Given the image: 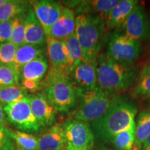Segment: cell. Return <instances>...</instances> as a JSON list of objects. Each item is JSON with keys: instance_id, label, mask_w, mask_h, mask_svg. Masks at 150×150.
<instances>
[{"instance_id": "6da1fadb", "label": "cell", "mask_w": 150, "mask_h": 150, "mask_svg": "<svg viewBox=\"0 0 150 150\" xmlns=\"http://www.w3.org/2000/svg\"><path fill=\"white\" fill-rule=\"evenodd\" d=\"M137 111L138 107L132 101L117 97L102 117L91 122L95 138L101 142H110L116 134L135 124Z\"/></svg>"}, {"instance_id": "7a4b0ae2", "label": "cell", "mask_w": 150, "mask_h": 150, "mask_svg": "<svg viewBox=\"0 0 150 150\" xmlns=\"http://www.w3.org/2000/svg\"><path fill=\"white\" fill-rule=\"evenodd\" d=\"M96 69L97 87L114 95L134 86L140 74L138 67L115 62L106 53L100 54L97 56Z\"/></svg>"}, {"instance_id": "3957f363", "label": "cell", "mask_w": 150, "mask_h": 150, "mask_svg": "<svg viewBox=\"0 0 150 150\" xmlns=\"http://www.w3.org/2000/svg\"><path fill=\"white\" fill-rule=\"evenodd\" d=\"M75 35L83 52L84 61L96 62L104 40L105 21L98 16L76 15Z\"/></svg>"}, {"instance_id": "277c9868", "label": "cell", "mask_w": 150, "mask_h": 150, "mask_svg": "<svg viewBox=\"0 0 150 150\" xmlns=\"http://www.w3.org/2000/svg\"><path fill=\"white\" fill-rule=\"evenodd\" d=\"M76 108L72 112L74 119L93 122L102 117L111 106L115 95L106 93L97 86L92 90L75 88Z\"/></svg>"}, {"instance_id": "5b68a950", "label": "cell", "mask_w": 150, "mask_h": 150, "mask_svg": "<svg viewBox=\"0 0 150 150\" xmlns=\"http://www.w3.org/2000/svg\"><path fill=\"white\" fill-rule=\"evenodd\" d=\"M42 93L57 111L67 112L76 105L75 87L67 74L45 76Z\"/></svg>"}, {"instance_id": "8992f818", "label": "cell", "mask_w": 150, "mask_h": 150, "mask_svg": "<svg viewBox=\"0 0 150 150\" xmlns=\"http://www.w3.org/2000/svg\"><path fill=\"white\" fill-rule=\"evenodd\" d=\"M141 42L127 36L118 30L111 33L108 40L106 55L123 65H133L139 58Z\"/></svg>"}, {"instance_id": "52a82bcc", "label": "cell", "mask_w": 150, "mask_h": 150, "mask_svg": "<svg viewBox=\"0 0 150 150\" xmlns=\"http://www.w3.org/2000/svg\"><path fill=\"white\" fill-rule=\"evenodd\" d=\"M3 108L7 122L15 128L28 134L36 133L40 129V125L31 111L28 95Z\"/></svg>"}, {"instance_id": "ba28073f", "label": "cell", "mask_w": 150, "mask_h": 150, "mask_svg": "<svg viewBox=\"0 0 150 150\" xmlns=\"http://www.w3.org/2000/svg\"><path fill=\"white\" fill-rule=\"evenodd\" d=\"M66 140L67 150H91L95 136L86 122L69 119L61 125Z\"/></svg>"}, {"instance_id": "9c48e42d", "label": "cell", "mask_w": 150, "mask_h": 150, "mask_svg": "<svg viewBox=\"0 0 150 150\" xmlns=\"http://www.w3.org/2000/svg\"><path fill=\"white\" fill-rule=\"evenodd\" d=\"M122 32L141 42L150 40V17L142 5L138 4L124 22Z\"/></svg>"}, {"instance_id": "30bf717a", "label": "cell", "mask_w": 150, "mask_h": 150, "mask_svg": "<svg viewBox=\"0 0 150 150\" xmlns=\"http://www.w3.org/2000/svg\"><path fill=\"white\" fill-rule=\"evenodd\" d=\"M35 16L44 29L46 38L52 26L57 22L61 14L62 6L58 1L51 0L31 1Z\"/></svg>"}, {"instance_id": "8fae6325", "label": "cell", "mask_w": 150, "mask_h": 150, "mask_svg": "<svg viewBox=\"0 0 150 150\" xmlns=\"http://www.w3.org/2000/svg\"><path fill=\"white\" fill-rule=\"evenodd\" d=\"M30 106L33 115L40 127H51L56 120L57 110L42 93L29 94Z\"/></svg>"}, {"instance_id": "7c38bea8", "label": "cell", "mask_w": 150, "mask_h": 150, "mask_svg": "<svg viewBox=\"0 0 150 150\" xmlns=\"http://www.w3.org/2000/svg\"><path fill=\"white\" fill-rule=\"evenodd\" d=\"M70 78L75 88L92 90L97 85L96 62L83 61L70 72Z\"/></svg>"}, {"instance_id": "4fadbf2b", "label": "cell", "mask_w": 150, "mask_h": 150, "mask_svg": "<svg viewBox=\"0 0 150 150\" xmlns=\"http://www.w3.org/2000/svg\"><path fill=\"white\" fill-rule=\"evenodd\" d=\"M46 44L50 70L65 71L69 74V59L63 41L49 38Z\"/></svg>"}, {"instance_id": "5bb4252c", "label": "cell", "mask_w": 150, "mask_h": 150, "mask_svg": "<svg viewBox=\"0 0 150 150\" xmlns=\"http://www.w3.org/2000/svg\"><path fill=\"white\" fill-rule=\"evenodd\" d=\"M74 11L68 7H62L61 14L57 22L52 26L47 38L63 40L75 33L76 20Z\"/></svg>"}, {"instance_id": "9a60e30c", "label": "cell", "mask_w": 150, "mask_h": 150, "mask_svg": "<svg viewBox=\"0 0 150 150\" xmlns=\"http://www.w3.org/2000/svg\"><path fill=\"white\" fill-rule=\"evenodd\" d=\"M63 149H66V140L61 125L50 127L38 138V150Z\"/></svg>"}, {"instance_id": "2e32d148", "label": "cell", "mask_w": 150, "mask_h": 150, "mask_svg": "<svg viewBox=\"0 0 150 150\" xmlns=\"http://www.w3.org/2000/svg\"><path fill=\"white\" fill-rule=\"evenodd\" d=\"M120 0L78 1L74 6V13L98 16L106 21L108 13L119 3Z\"/></svg>"}, {"instance_id": "e0dca14e", "label": "cell", "mask_w": 150, "mask_h": 150, "mask_svg": "<svg viewBox=\"0 0 150 150\" xmlns=\"http://www.w3.org/2000/svg\"><path fill=\"white\" fill-rule=\"evenodd\" d=\"M46 42L47 38L44 29L31 7L25 22V44L44 45Z\"/></svg>"}, {"instance_id": "ac0fdd59", "label": "cell", "mask_w": 150, "mask_h": 150, "mask_svg": "<svg viewBox=\"0 0 150 150\" xmlns=\"http://www.w3.org/2000/svg\"><path fill=\"white\" fill-rule=\"evenodd\" d=\"M138 4V1L136 0H120L119 3L108 13L105 21L106 27L113 29L121 27Z\"/></svg>"}, {"instance_id": "d6986e66", "label": "cell", "mask_w": 150, "mask_h": 150, "mask_svg": "<svg viewBox=\"0 0 150 150\" xmlns=\"http://www.w3.org/2000/svg\"><path fill=\"white\" fill-rule=\"evenodd\" d=\"M49 63L45 54L38 56L24 65L19 74L20 81L29 80L41 82L48 71Z\"/></svg>"}, {"instance_id": "ffe728a7", "label": "cell", "mask_w": 150, "mask_h": 150, "mask_svg": "<svg viewBox=\"0 0 150 150\" xmlns=\"http://www.w3.org/2000/svg\"><path fill=\"white\" fill-rule=\"evenodd\" d=\"M44 45H33L30 44H24L23 45L18 47L17 50L16 57L12 66L18 72L19 75L22 67L40 56L45 53Z\"/></svg>"}, {"instance_id": "44dd1931", "label": "cell", "mask_w": 150, "mask_h": 150, "mask_svg": "<svg viewBox=\"0 0 150 150\" xmlns=\"http://www.w3.org/2000/svg\"><path fill=\"white\" fill-rule=\"evenodd\" d=\"M136 123V140L132 150H140L150 136V108L139 112Z\"/></svg>"}, {"instance_id": "7402d4cb", "label": "cell", "mask_w": 150, "mask_h": 150, "mask_svg": "<svg viewBox=\"0 0 150 150\" xmlns=\"http://www.w3.org/2000/svg\"><path fill=\"white\" fill-rule=\"evenodd\" d=\"M31 8L29 1L7 0L0 6V22L8 21L20 15L27 13Z\"/></svg>"}, {"instance_id": "603a6c76", "label": "cell", "mask_w": 150, "mask_h": 150, "mask_svg": "<svg viewBox=\"0 0 150 150\" xmlns=\"http://www.w3.org/2000/svg\"><path fill=\"white\" fill-rule=\"evenodd\" d=\"M135 99H150V65H145L140 72L139 77L131 91Z\"/></svg>"}, {"instance_id": "cb8c5ba5", "label": "cell", "mask_w": 150, "mask_h": 150, "mask_svg": "<svg viewBox=\"0 0 150 150\" xmlns=\"http://www.w3.org/2000/svg\"><path fill=\"white\" fill-rule=\"evenodd\" d=\"M63 41L66 47L67 56H68L69 74H70V72L75 67L85 61L83 59V52L78 42L75 33Z\"/></svg>"}, {"instance_id": "d4e9b609", "label": "cell", "mask_w": 150, "mask_h": 150, "mask_svg": "<svg viewBox=\"0 0 150 150\" xmlns=\"http://www.w3.org/2000/svg\"><path fill=\"white\" fill-rule=\"evenodd\" d=\"M136 140V123L116 134L110 142L117 150H132Z\"/></svg>"}, {"instance_id": "484cf974", "label": "cell", "mask_w": 150, "mask_h": 150, "mask_svg": "<svg viewBox=\"0 0 150 150\" xmlns=\"http://www.w3.org/2000/svg\"><path fill=\"white\" fill-rule=\"evenodd\" d=\"M27 95V92L20 86H0V104L3 107L11 103L21 100Z\"/></svg>"}, {"instance_id": "4316f807", "label": "cell", "mask_w": 150, "mask_h": 150, "mask_svg": "<svg viewBox=\"0 0 150 150\" xmlns=\"http://www.w3.org/2000/svg\"><path fill=\"white\" fill-rule=\"evenodd\" d=\"M27 13L13 19L12 37L11 42L18 47L25 44V22Z\"/></svg>"}, {"instance_id": "83f0119b", "label": "cell", "mask_w": 150, "mask_h": 150, "mask_svg": "<svg viewBox=\"0 0 150 150\" xmlns=\"http://www.w3.org/2000/svg\"><path fill=\"white\" fill-rule=\"evenodd\" d=\"M8 132L17 145L25 149L38 150V138L33 135L20 131H13L8 127Z\"/></svg>"}, {"instance_id": "f1b7e54d", "label": "cell", "mask_w": 150, "mask_h": 150, "mask_svg": "<svg viewBox=\"0 0 150 150\" xmlns=\"http://www.w3.org/2000/svg\"><path fill=\"white\" fill-rule=\"evenodd\" d=\"M20 86V78L12 65L0 64V86Z\"/></svg>"}, {"instance_id": "f546056e", "label": "cell", "mask_w": 150, "mask_h": 150, "mask_svg": "<svg viewBox=\"0 0 150 150\" xmlns=\"http://www.w3.org/2000/svg\"><path fill=\"white\" fill-rule=\"evenodd\" d=\"M18 48L11 42L0 44V64L13 65Z\"/></svg>"}, {"instance_id": "4dcf8cb0", "label": "cell", "mask_w": 150, "mask_h": 150, "mask_svg": "<svg viewBox=\"0 0 150 150\" xmlns=\"http://www.w3.org/2000/svg\"><path fill=\"white\" fill-rule=\"evenodd\" d=\"M13 140L8 132V127L0 126V150H14Z\"/></svg>"}, {"instance_id": "1f68e13d", "label": "cell", "mask_w": 150, "mask_h": 150, "mask_svg": "<svg viewBox=\"0 0 150 150\" xmlns=\"http://www.w3.org/2000/svg\"><path fill=\"white\" fill-rule=\"evenodd\" d=\"M12 29L13 20L0 22V44L11 42Z\"/></svg>"}, {"instance_id": "d6a6232c", "label": "cell", "mask_w": 150, "mask_h": 150, "mask_svg": "<svg viewBox=\"0 0 150 150\" xmlns=\"http://www.w3.org/2000/svg\"><path fill=\"white\" fill-rule=\"evenodd\" d=\"M42 82V81H41ZM41 82L33 81L29 80H23L20 81V86L24 91L27 92L34 93L38 91H42V83Z\"/></svg>"}, {"instance_id": "836d02e7", "label": "cell", "mask_w": 150, "mask_h": 150, "mask_svg": "<svg viewBox=\"0 0 150 150\" xmlns=\"http://www.w3.org/2000/svg\"><path fill=\"white\" fill-rule=\"evenodd\" d=\"M0 126L7 127V120L6 118L3 106L0 104Z\"/></svg>"}, {"instance_id": "e575fe53", "label": "cell", "mask_w": 150, "mask_h": 150, "mask_svg": "<svg viewBox=\"0 0 150 150\" xmlns=\"http://www.w3.org/2000/svg\"><path fill=\"white\" fill-rule=\"evenodd\" d=\"M142 150H150V136L148 137V138L145 140L142 145Z\"/></svg>"}, {"instance_id": "d590c367", "label": "cell", "mask_w": 150, "mask_h": 150, "mask_svg": "<svg viewBox=\"0 0 150 150\" xmlns=\"http://www.w3.org/2000/svg\"><path fill=\"white\" fill-rule=\"evenodd\" d=\"M14 150H35V149H25V148H22V147H19V146L16 145V146H15V149H14Z\"/></svg>"}, {"instance_id": "8d00e7d4", "label": "cell", "mask_w": 150, "mask_h": 150, "mask_svg": "<svg viewBox=\"0 0 150 150\" xmlns=\"http://www.w3.org/2000/svg\"><path fill=\"white\" fill-rule=\"evenodd\" d=\"M6 1H7V0H0V6H1L3 4L6 2Z\"/></svg>"}, {"instance_id": "74e56055", "label": "cell", "mask_w": 150, "mask_h": 150, "mask_svg": "<svg viewBox=\"0 0 150 150\" xmlns=\"http://www.w3.org/2000/svg\"><path fill=\"white\" fill-rule=\"evenodd\" d=\"M102 150H109V149H102Z\"/></svg>"}, {"instance_id": "f35d334b", "label": "cell", "mask_w": 150, "mask_h": 150, "mask_svg": "<svg viewBox=\"0 0 150 150\" xmlns=\"http://www.w3.org/2000/svg\"><path fill=\"white\" fill-rule=\"evenodd\" d=\"M149 56H150V52H149Z\"/></svg>"}, {"instance_id": "ab89813d", "label": "cell", "mask_w": 150, "mask_h": 150, "mask_svg": "<svg viewBox=\"0 0 150 150\" xmlns=\"http://www.w3.org/2000/svg\"><path fill=\"white\" fill-rule=\"evenodd\" d=\"M63 150H66V149H63Z\"/></svg>"}, {"instance_id": "60d3db41", "label": "cell", "mask_w": 150, "mask_h": 150, "mask_svg": "<svg viewBox=\"0 0 150 150\" xmlns=\"http://www.w3.org/2000/svg\"><path fill=\"white\" fill-rule=\"evenodd\" d=\"M149 104H150V102H149Z\"/></svg>"}]
</instances>
